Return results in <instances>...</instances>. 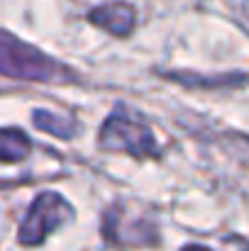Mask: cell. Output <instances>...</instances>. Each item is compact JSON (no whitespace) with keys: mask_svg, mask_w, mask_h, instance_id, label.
I'll list each match as a JSON object with an SVG mask.
<instances>
[{"mask_svg":"<svg viewBox=\"0 0 249 251\" xmlns=\"http://www.w3.org/2000/svg\"><path fill=\"white\" fill-rule=\"evenodd\" d=\"M59 66L39 49L0 32V76L20 81H52Z\"/></svg>","mask_w":249,"mask_h":251,"instance_id":"cell-1","label":"cell"},{"mask_svg":"<svg viewBox=\"0 0 249 251\" xmlns=\"http://www.w3.org/2000/svg\"><path fill=\"white\" fill-rule=\"evenodd\" d=\"M100 147L115 149V151H127L132 156H154L159 151L154 132L147 125L122 115V110L112 112L105 120V125L100 129Z\"/></svg>","mask_w":249,"mask_h":251,"instance_id":"cell-2","label":"cell"},{"mask_svg":"<svg viewBox=\"0 0 249 251\" xmlns=\"http://www.w3.org/2000/svg\"><path fill=\"white\" fill-rule=\"evenodd\" d=\"M74 215L71 205L56 195V193H42L34 198V202L29 205V212L20 227V244L25 247H34V244H42L56 227H61L64 222H69Z\"/></svg>","mask_w":249,"mask_h":251,"instance_id":"cell-3","label":"cell"},{"mask_svg":"<svg viewBox=\"0 0 249 251\" xmlns=\"http://www.w3.org/2000/svg\"><path fill=\"white\" fill-rule=\"evenodd\" d=\"M90 22L108 29L110 34H117V37H127L135 27V7L127 5V2H110V5H100L95 10H90Z\"/></svg>","mask_w":249,"mask_h":251,"instance_id":"cell-4","label":"cell"},{"mask_svg":"<svg viewBox=\"0 0 249 251\" xmlns=\"http://www.w3.org/2000/svg\"><path fill=\"white\" fill-rule=\"evenodd\" d=\"M32 144L27 139V134H22L20 129H2L0 132V161H22L29 154Z\"/></svg>","mask_w":249,"mask_h":251,"instance_id":"cell-5","label":"cell"},{"mask_svg":"<svg viewBox=\"0 0 249 251\" xmlns=\"http://www.w3.org/2000/svg\"><path fill=\"white\" fill-rule=\"evenodd\" d=\"M34 127H39L49 134H59L61 139H69L74 134V125H64L61 117H56L52 112H44V110L34 112Z\"/></svg>","mask_w":249,"mask_h":251,"instance_id":"cell-6","label":"cell"},{"mask_svg":"<svg viewBox=\"0 0 249 251\" xmlns=\"http://www.w3.org/2000/svg\"><path fill=\"white\" fill-rule=\"evenodd\" d=\"M183 251H210V249H205V247H198V244H188Z\"/></svg>","mask_w":249,"mask_h":251,"instance_id":"cell-7","label":"cell"}]
</instances>
